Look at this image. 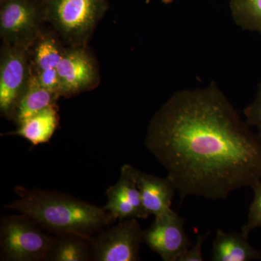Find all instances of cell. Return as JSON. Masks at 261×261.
<instances>
[{
    "mask_svg": "<svg viewBox=\"0 0 261 261\" xmlns=\"http://www.w3.org/2000/svg\"><path fill=\"white\" fill-rule=\"evenodd\" d=\"M145 146L182 199L225 200L261 181V140L215 84L173 94L149 122Z\"/></svg>",
    "mask_w": 261,
    "mask_h": 261,
    "instance_id": "cell-1",
    "label": "cell"
},
{
    "mask_svg": "<svg viewBox=\"0 0 261 261\" xmlns=\"http://www.w3.org/2000/svg\"><path fill=\"white\" fill-rule=\"evenodd\" d=\"M18 198L4 206L37 222L47 233L74 234L91 240L114 222L103 207L61 192L21 186L15 188Z\"/></svg>",
    "mask_w": 261,
    "mask_h": 261,
    "instance_id": "cell-2",
    "label": "cell"
},
{
    "mask_svg": "<svg viewBox=\"0 0 261 261\" xmlns=\"http://www.w3.org/2000/svg\"><path fill=\"white\" fill-rule=\"evenodd\" d=\"M25 215L4 216L0 222L1 260H47L57 237Z\"/></svg>",
    "mask_w": 261,
    "mask_h": 261,
    "instance_id": "cell-3",
    "label": "cell"
},
{
    "mask_svg": "<svg viewBox=\"0 0 261 261\" xmlns=\"http://www.w3.org/2000/svg\"><path fill=\"white\" fill-rule=\"evenodd\" d=\"M107 8L106 0H46L49 20L70 40L84 39Z\"/></svg>",
    "mask_w": 261,
    "mask_h": 261,
    "instance_id": "cell-4",
    "label": "cell"
},
{
    "mask_svg": "<svg viewBox=\"0 0 261 261\" xmlns=\"http://www.w3.org/2000/svg\"><path fill=\"white\" fill-rule=\"evenodd\" d=\"M144 230L137 219L121 220L109 226L90 240L92 260L96 261H138Z\"/></svg>",
    "mask_w": 261,
    "mask_h": 261,
    "instance_id": "cell-5",
    "label": "cell"
},
{
    "mask_svg": "<svg viewBox=\"0 0 261 261\" xmlns=\"http://www.w3.org/2000/svg\"><path fill=\"white\" fill-rule=\"evenodd\" d=\"M27 49L5 43L2 51L0 110L3 116L9 118H13L32 75Z\"/></svg>",
    "mask_w": 261,
    "mask_h": 261,
    "instance_id": "cell-6",
    "label": "cell"
},
{
    "mask_svg": "<svg viewBox=\"0 0 261 261\" xmlns=\"http://www.w3.org/2000/svg\"><path fill=\"white\" fill-rule=\"evenodd\" d=\"M0 32L5 43L28 48L37 37L40 8L36 0H4L1 3Z\"/></svg>",
    "mask_w": 261,
    "mask_h": 261,
    "instance_id": "cell-7",
    "label": "cell"
},
{
    "mask_svg": "<svg viewBox=\"0 0 261 261\" xmlns=\"http://www.w3.org/2000/svg\"><path fill=\"white\" fill-rule=\"evenodd\" d=\"M143 240L165 261H178L191 245L185 232V220L174 211L156 217L144 230Z\"/></svg>",
    "mask_w": 261,
    "mask_h": 261,
    "instance_id": "cell-8",
    "label": "cell"
},
{
    "mask_svg": "<svg viewBox=\"0 0 261 261\" xmlns=\"http://www.w3.org/2000/svg\"><path fill=\"white\" fill-rule=\"evenodd\" d=\"M135 170L130 165H123L119 179L106 191L107 203L102 207L115 221L118 219H145L149 216L142 205Z\"/></svg>",
    "mask_w": 261,
    "mask_h": 261,
    "instance_id": "cell-9",
    "label": "cell"
},
{
    "mask_svg": "<svg viewBox=\"0 0 261 261\" xmlns=\"http://www.w3.org/2000/svg\"><path fill=\"white\" fill-rule=\"evenodd\" d=\"M56 69L61 96L73 95L90 89L97 79L93 61L82 48L65 50Z\"/></svg>",
    "mask_w": 261,
    "mask_h": 261,
    "instance_id": "cell-10",
    "label": "cell"
},
{
    "mask_svg": "<svg viewBox=\"0 0 261 261\" xmlns=\"http://www.w3.org/2000/svg\"><path fill=\"white\" fill-rule=\"evenodd\" d=\"M135 175L142 205L149 216L160 217L173 211L171 207L176 190L168 176L157 177L137 169Z\"/></svg>",
    "mask_w": 261,
    "mask_h": 261,
    "instance_id": "cell-11",
    "label": "cell"
},
{
    "mask_svg": "<svg viewBox=\"0 0 261 261\" xmlns=\"http://www.w3.org/2000/svg\"><path fill=\"white\" fill-rule=\"evenodd\" d=\"M261 260V252L254 248L243 233L217 229L213 244V261Z\"/></svg>",
    "mask_w": 261,
    "mask_h": 261,
    "instance_id": "cell-12",
    "label": "cell"
},
{
    "mask_svg": "<svg viewBox=\"0 0 261 261\" xmlns=\"http://www.w3.org/2000/svg\"><path fill=\"white\" fill-rule=\"evenodd\" d=\"M59 96L56 92L42 87L35 75L32 73L28 87L15 109L13 118L18 126L45 108L56 106Z\"/></svg>",
    "mask_w": 261,
    "mask_h": 261,
    "instance_id": "cell-13",
    "label": "cell"
},
{
    "mask_svg": "<svg viewBox=\"0 0 261 261\" xmlns=\"http://www.w3.org/2000/svg\"><path fill=\"white\" fill-rule=\"evenodd\" d=\"M59 121L56 106H49L18 125L13 135L23 137L34 146L49 142Z\"/></svg>",
    "mask_w": 261,
    "mask_h": 261,
    "instance_id": "cell-14",
    "label": "cell"
},
{
    "mask_svg": "<svg viewBox=\"0 0 261 261\" xmlns=\"http://www.w3.org/2000/svg\"><path fill=\"white\" fill-rule=\"evenodd\" d=\"M92 260L90 240L74 234L57 236L47 260L87 261Z\"/></svg>",
    "mask_w": 261,
    "mask_h": 261,
    "instance_id": "cell-15",
    "label": "cell"
},
{
    "mask_svg": "<svg viewBox=\"0 0 261 261\" xmlns=\"http://www.w3.org/2000/svg\"><path fill=\"white\" fill-rule=\"evenodd\" d=\"M230 10L242 29L261 34V0H230Z\"/></svg>",
    "mask_w": 261,
    "mask_h": 261,
    "instance_id": "cell-16",
    "label": "cell"
},
{
    "mask_svg": "<svg viewBox=\"0 0 261 261\" xmlns=\"http://www.w3.org/2000/svg\"><path fill=\"white\" fill-rule=\"evenodd\" d=\"M64 51L54 37L47 36L42 38L36 44L33 53V64L36 72L56 69Z\"/></svg>",
    "mask_w": 261,
    "mask_h": 261,
    "instance_id": "cell-17",
    "label": "cell"
},
{
    "mask_svg": "<svg viewBox=\"0 0 261 261\" xmlns=\"http://www.w3.org/2000/svg\"><path fill=\"white\" fill-rule=\"evenodd\" d=\"M251 188L254 193L253 200L249 209L246 224L244 225L241 231L246 237L261 226V181L254 184Z\"/></svg>",
    "mask_w": 261,
    "mask_h": 261,
    "instance_id": "cell-18",
    "label": "cell"
},
{
    "mask_svg": "<svg viewBox=\"0 0 261 261\" xmlns=\"http://www.w3.org/2000/svg\"><path fill=\"white\" fill-rule=\"evenodd\" d=\"M244 115L247 125L256 128L257 135L261 140V84L259 85L255 100L245 108Z\"/></svg>",
    "mask_w": 261,
    "mask_h": 261,
    "instance_id": "cell-19",
    "label": "cell"
},
{
    "mask_svg": "<svg viewBox=\"0 0 261 261\" xmlns=\"http://www.w3.org/2000/svg\"><path fill=\"white\" fill-rule=\"evenodd\" d=\"M39 84L44 88L50 90L51 92L60 93V80L57 69L41 70L34 73Z\"/></svg>",
    "mask_w": 261,
    "mask_h": 261,
    "instance_id": "cell-20",
    "label": "cell"
},
{
    "mask_svg": "<svg viewBox=\"0 0 261 261\" xmlns=\"http://www.w3.org/2000/svg\"><path fill=\"white\" fill-rule=\"evenodd\" d=\"M208 233L205 235H198L197 239V242L195 246L192 247L191 249H188L178 259V261H202V245L205 239L208 236Z\"/></svg>",
    "mask_w": 261,
    "mask_h": 261,
    "instance_id": "cell-21",
    "label": "cell"
},
{
    "mask_svg": "<svg viewBox=\"0 0 261 261\" xmlns=\"http://www.w3.org/2000/svg\"><path fill=\"white\" fill-rule=\"evenodd\" d=\"M161 1H162V3H164V4L168 5L173 3V0H161Z\"/></svg>",
    "mask_w": 261,
    "mask_h": 261,
    "instance_id": "cell-22",
    "label": "cell"
}]
</instances>
